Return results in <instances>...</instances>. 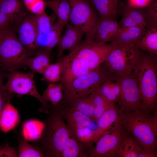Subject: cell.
I'll return each mask as SVG.
<instances>
[{"mask_svg":"<svg viewBox=\"0 0 157 157\" xmlns=\"http://www.w3.org/2000/svg\"><path fill=\"white\" fill-rule=\"evenodd\" d=\"M132 73L138 84L144 110L153 113L157 105V55L141 49L139 60Z\"/></svg>","mask_w":157,"mask_h":157,"instance_id":"cell-1","label":"cell"},{"mask_svg":"<svg viewBox=\"0 0 157 157\" xmlns=\"http://www.w3.org/2000/svg\"><path fill=\"white\" fill-rule=\"evenodd\" d=\"M48 114L41 134L34 145L41 150L45 157H60L69 137V129L57 108L51 106Z\"/></svg>","mask_w":157,"mask_h":157,"instance_id":"cell-2","label":"cell"},{"mask_svg":"<svg viewBox=\"0 0 157 157\" xmlns=\"http://www.w3.org/2000/svg\"><path fill=\"white\" fill-rule=\"evenodd\" d=\"M122 113L123 124L126 132L143 149L156 151L157 110L153 115L144 110Z\"/></svg>","mask_w":157,"mask_h":157,"instance_id":"cell-3","label":"cell"},{"mask_svg":"<svg viewBox=\"0 0 157 157\" xmlns=\"http://www.w3.org/2000/svg\"><path fill=\"white\" fill-rule=\"evenodd\" d=\"M140 54L141 49L135 47L115 48L107 55L101 65L107 72L109 79L115 81L132 73Z\"/></svg>","mask_w":157,"mask_h":157,"instance_id":"cell-4","label":"cell"},{"mask_svg":"<svg viewBox=\"0 0 157 157\" xmlns=\"http://www.w3.org/2000/svg\"><path fill=\"white\" fill-rule=\"evenodd\" d=\"M107 79H109L108 74L101 65L78 77L64 89L63 98L58 107H63L74 100L89 96Z\"/></svg>","mask_w":157,"mask_h":157,"instance_id":"cell-5","label":"cell"},{"mask_svg":"<svg viewBox=\"0 0 157 157\" xmlns=\"http://www.w3.org/2000/svg\"><path fill=\"white\" fill-rule=\"evenodd\" d=\"M28 49L8 27L0 44V67L10 72L26 65L30 57Z\"/></svg>","mask_w":157,"mask_h":157,"instance_id":"cell-6","label":"cell"},{"mask_svg":"<svg viewBox=\"0 0 157 157\" xmlns=\"http://www.w3.org/2000/svg\"><path fill=\"white\" fill-rule=\"evenodd\" d=\"M4 86L6 91L11 93L28 95L35 98L41 104L40 111L47 113L49 112L51 106L38 92L33 72L24 73L16 70L11 72Z\"/></svg>","mask_w":157,"mask_h":157,"instance_id":"cell-7","label":"cell"},{"mask_svg":"<svg viewBox=\"0 0 157 157\" xmlns=\"http://www.w3.org/2000/svg\"><path fill=\"white\" fill-rule=\"evenodd\" d=\"M71 6L69 23L85 33V39L91 40L99 17L88 0H68Z\"/></svg>","mask_w":157,"mask_h":157,"instance_id":"cell-8","label":"cell"},{"mask_svg":"<svg viewBox=\"0 0 157 157\" xmlns=\"http://www.w3.org/2000/svg\"><path fill=\"white\" fill-rule=\"evenodd\" d=\"M35 17L37 29L36 48L51 52L57 45L63 30L56 22L54 14L49 16L45 12Z\"/></svg>","mask_w":157,"mask_h":157,"instance_id":"cell-9","label":"cell"},{"mask_svg":"<svg viewBox=\"0 0 157 157\" xmlns=\"http://www.w3.org/2000/svg\"><path fill=\"white\" fill-rule=\"evenodd\" d=\"M126 132L123 122L117 127L105 132L89 151V157H119V150Z\"/></svg>","mask_w":157,"mask_h":157,"instance_id":"cell-10","label":"cell"},{"mask_svg":"<svg viewBox=\"0 0 157 157\" xmlns=\"http://www.w3.org/2000/svg\"><path fill=\"white\" fill-rule=\"evenodd\" d=\"M115 81L119 83L121 88L120 95L117 104L122 112L144 110L138 84L132 73Z\"/></svg>","mask_w":157,"mask_h":157,"instance_id":"cell-11","label":"cell"},{"mask_svg":"<svg viewBox=\"0 0 157 157\" xmlns=\"http://www.w3.org/2000/svg\"><path fill=\"white\" fill-rule=\"evenodd\" d=\"M123 113L116 103H113L103 114L97 121L94 142L105 132L115 129L123 122Z\"/></svg>","mask_w":157,"mask_h":157,"instance_id":"cell-12","label":"cell"},{"mask_svg":"<svg viewBox=\"0 0 157 157\" xmlns=\"http://www.w3.org/2000/svg\"><path fill=\"white\" fill-rule=\"evenodd\" d=\"M147 28L138 27L121 28L109 41L115 48L136 45Z\"/></svg>","mask_w":157,"mask_h":157,"instance_id":"cell-13","label":"cell"},{"mask_svg":"<svg viewBox=\"0 0 157 157\" xmlns=\"http://www.w3.org/2000/svg\"><path fill=\"white\" fill-rule=\"evenodd\" d=\"M65 30L61 36L57 44L58 52L59 57L63 55L66 50L70 51L76 48L81 42L85 35L79 28L67 23L65 25Z\"/></svg>","mask_w":157,"mask_h":157,"instance_id":"cell-14","label":"cell"},{"mask_svg":"<svg viewBox=\"0 0 157 157\" xmlns=\"http://www.w3.org/2000/svg\"><path fill=\"white\" fill-rule=\"evenodd\" d=\"M119 28L116 20L99 18L90 41L99 45L105 44L110 41Z\"/></svg>","mask_w":157,"mask_h":157,"instance_id":"cell-15","label":"cell"},{"mask_svg":"<svg viewBox=\"0 0 157 157\" xmlns=\"http://www.w3.org/2000/svg\"><path fill=\"white\" fill-rule=\"evenodd\" d=\"M19 40L27 49L36 48L37 27L35 16L26 17L21 23L19 29Z\"/></svg>","mask_w":157,"mask_h":157,"instance_id":"cell-16","label":"cell"},{"mask_svg":"<svg viewBox=\"0 0 157 157\" xmlns=\"http://www.w3.org/2000/svg\"><path fill=\"white\" fill-rule=\"evenodd\" d=\"M120 11L122 15V18L118 23L120 28L132 27L151 28L140 9L126 5Z\"/></svg>","mask_w":157,"mask_h":157,"instance_id":"cell-17","label":"cell"},{"mask_svg":"<svg viewBox=\"0 0 157 157\" xmlns=\"http://www.w3.org/2000/svg\"><path fill=\"white\" fill-rule=\"evenodd\" d=\"M99 18L116 20L120 11L119 0H88Z\"/></svg>","mask_w":157,"mask_h":157,"instance_id":"cell-18","label":"cell"},{"mask_svg":"<svg viewBox=\"0 0 157 157\" xmlns=\"http://www.w3.org/2000/svg\"><path fill=\"white\" fill-rule=\"evenodd\" d=\"M69 128L75 131L78 129L89 127L92 120L90 117L76 111L64 108H56Z\"/></svg>","mask_w":157,"mask_h":157,"instance_id":"cell-19","label":"cell"},{"mask_svg":"<svg viewBox=\"0 0 157 157\" xmlns=\"http://www.w3.org/2000/svg\"><path fill=\"white\" fill-rule=\"evenodd\" d=\"M69 129V137L62 152L60 157H89V154L85 151V149L88 148L90 149V148L80 142L76 136L75 131Z\"/></svg>","mask_w":157,"mask_h":157,"instance_id":"cell-20","label":"cell"},{"mask_svg":"<svg viewBox=\"0 0 157 157\" xmlns=\"http://www.w3.org/2000/svg\"><path fill=\"white\" fill-rule=\"evenodd\" d=\"M46 6L53 12L57 18V22L62 30L68 22L71 12V6L68 0H49Z\"/></svg>","mask_w":157,"mask_h":157,"instance_id":"cell-21","label":"cell"},{"mask_svg":"<svg viewBox=\"0 0 157 157\" xmlns=\"http://www.w3.org/2000/svg\"><path fill=\"white\" fill-rule=\"evenodd\" d=\"M19 116L10 100L6 104L0 114V129L7 132L14 129L19 123Z\"/></svg>","mask_w":157,"mask_h":157,"instance_id":"cell-22","label":"cell"},{"mask_svg":"<svg viewBox=\"0 0 157 157\" xmlns=\"http://www.w3.org/2000/svg\"><path fill=\"white\" fill-rule=\"evenodd\" d=\"M50 53L44 50H39L34 57L28 58L26 65L33 72L42 74L50 63Z\"/></svg>","mask_w":157,"mask_h":157,"instance_id":"cell-23","label":"cell"},{"mask_svg":"<svg viewBox=\"0 0 157 157\" xmlns=\"http://www.w3.org/2000/svg\"><path fill=\"white\" fill-rule=\"evenodd\" d=\"M143 148L130 134L126 132L120 147L119 157H138Z\"/></svg>","mask_w":157,"mask_h":157,"instance_id":"cell-24","label":"cell"},{"mask_svg":"<svg viewBox=\"0 0 157 157\" xmlns=\"http://www.w3.org/2000/svg\"><path fill=\"white\" fill-rule=\"evenodd\" d=\"M98 90L107 101L117 104L121 93L120 85L118 82L107 79L100 85Z\"/></svg>","mask_w":157,"mask_h":157,"instance_id":"cell-25","label":"cell"},{"mask_svg":"<svg viewBox=\"0 0 157 157\" xmlns=\"http://www.w3.org/2000/svg\"><path fill=\"white\" fill-rule=\"evenodd\" d=\"M67 109L78 111L90 117L92 120L94 112L93 102L88 96L74 100L64 107Z\"/></svg>","mask_w":157,"mask_h":157,"instance_id":"cell-26","label":"cell"},{"mask_svg":"<svg viewBox=\"0 0 157 157\" xmlns=\"http://www.w3.org/2000/svg\"><path fill=\"white\" fill-rule=\"evenodd\" d=\"M136 47L151 54L157 55V28H147Z\"/></svg>","mask_w":157,"mask_h":157,"instance_id":"cell-27","label":"cell"},{"mask_svg":"<svg viewBox=\"0 0 157 157\" xmlns=\"http://www.w3.org/2000/svg\"><path fill=\"white\" fill-rule=\"evenodd\" d=\"M42 96L51 106L57 108L63 96V87L60 83H50L44 91Z\"/></svg>","mask_w":157,"mask_h":157,"instance_id":"cell-28","label":"cell"},{"mask_svg":"<svg viewBox=\"0 0 157 157\" xmlns=\"http://www.w3.org/2000/svg\"><path fill=\"white\" fill-rule=\"evenodd\" d=\"M18 141L17 154L19 157H44L41 150L35 145H32L26 141L17 132H15Z\"/></svg>","mask_w":157,"mask_h":157,"instance_id":"cell-29","label":"cell"},{"mask_svg":"<svg viewBox=\"0 0 157 157\" xmlns=\"http://www.w3.org/2000/svg\"><path fill=\"white\" fill-rule=\"evenodd\" d=\"M94 107L92 120L96 122L103 114L114 103L107 101L101 94L98 89L88 96Z\"/></svg>","mask_w":157,"mask_h":157,"instance_id":"cell-30","label":"cell"},{"mask_svg":"<svg viewBox=\"0 0 157 157\" xmlns=\"http://www.w3.org/2000/svg\"><path fill=\"white\" fill-rule=\"evenodd\" d=\"M0 11L5 14L11 22L19 18L22 13L21 3L19 0H1Z\"/></svg>","mask_w":157,"mask_h":157,"instance_id":"cell-31","label":"cell"},{"mask_svg":"<svg viewBox=\"0 0 157 157\" xmlns=\"http://www.w3.org/2000/svg\"><path fill=\"white\" fill-rule=\"evenodd\" d=\"M63 66L61 61L58 59L56 63L48 65L44 72L43 75L45 79L50 83H56L61 79Z\"/></svg>","mask_w":157,"mask_h":157,"instance_id":"cell-32","label":"cell"},{"mask_svg":"<svg viewBox=\"0 0 157 157\" xmlns=\"http://www.w3.org/2000/svg\"><path fill=\"white\" fill-rule=\"evenodd\" d=\"M140 9L150 28H157V1L153 0L148 6Z\"/></svg>","mask_w":157,"mask_h":157,"instance_id":"cell-33","label":"cell"},{"mask_svg":"<svg viewBox=\"0 0 157 157\" xmlns=\"http://www.w3.org/2000/svg\"><path fill=\"white\" fill-rule=\"evenodd\" d=\"M78 140L82 144L90 147L94 142L95 130L89 127H85L78 129L74 131Z\"/></svg>","mask_w":157,"mask_h":157,"instance_id":"cell-34","label":"cell"},{"mask_svg":"<svg viewBox=\"0 0 157 157\" xmlns=\"http://www.w3.org/2000/svg\"><path fill=\"white\" fill-rule=\"evenodd\" d=\"M4 76L0 72V114L6 103L9 100L11 93L6 91L3 84Z\"/></svg>","mask_w":157,"mask_h":157,"instance_id":"cell-35","label":"cell"},{"mask_svg":"<svg viewBox=\"0 0 157 157\" xmlns=\"http://www.w3.org/2000/svg\"><path fill=\"white\" fill-rule=\"evenodd\" d=\"M18 157L15 147H10L6 143L0 145V157Z\"/></svg>","mask_w":157,"mask_h":157,"instance_id":"cell-36","label":"cell"},{"mask_svg":"<svg viewBox=\"0 0 157 157\" xmlns=\"http://www.w3.org/2000/svg\"><path fill=\"white\" fill-rule=\"evenodd\" d=\"M46 3L43 0H37L28 8L32 12L39 15L45 12Z\"/></svg>","mask_w":157,"mask_h":157,"instance_id":"cell-37","label":"cell"},{"mask_svg":"<svg viewBox=\"0 0 157 157\" xmlns=\"http://www.w3.org/2000/svg\"><path fill=\"white\" fill-rule=\"evenodd\" d=\"M153 0H128L127 6L135 8L141 9L149 4Z\"/></svg>","mask_w":157,"mask_h":157,"instance_id":"cell-38","label":"cell"},{"mask_svg":"<svg viewBox=\"0 0 157 157\" xmlns=\"http://www.w3.org/2000/svg\"><path fill=\"white\" fill-rule=\"evenodd\" d=\"M157 151L143 149L139 154L138 157H156Z\"/></svg>","mask_w":157,"mask_h":157,"instance_id":"cell-39","label":"cell"},{"mask_svg":"<svg viewBox=\"0 0 157 157\" xmlns=\"http://www.w3.org/2000/svg\"><path fill=\"white\" fill-rule=\"evenodd\" d=\"M10 22V19L0 11V26L7 27Z\"/></svg>","mask_w":157,"mask_h":157,"instance_id":"cell-40","label":"cell"},{"mask_svg":"<svg viewBox=\"0 0 157 157\" xmlns=\"http://www.w3.org/2000/svg\"><path fill=\"white\" fill-rule=\"evenodd\" d=\"M8 28V26H0V44L3 39L5 32Z\"/></svg>","mask_w":157,"mask_h":157,"instance_id":"cell-41","label":"cell"},{"mask_svg":"<svg viewBox=\"0 0 157 157\" xmlns=\"http://www.w3.org/2000/svg\"><path fill=\"white\" fill-rule=\"evenodd\" d=\"M37 0H24V1L25 5L27 8H28Z\"/></svg>","mask_w":157,"mask_h":157,"instance_id":"cell-42","label":"cell"},{"mask_svg":"<svg viewBox=\"0 0 157 157\" xmlns=\"http://www.w3.org/2000/svg\"><path fill=\"white\" fill-rule=\"evenodd\" d=\"M1 1V0H0V1Z\"/></svg>","mask_w":157,"mask_h":157,"instance_id":"cell-43","label":"cell"}]
</instances>
